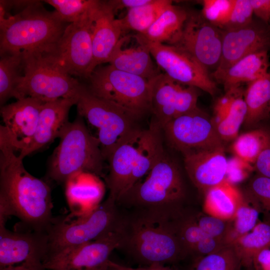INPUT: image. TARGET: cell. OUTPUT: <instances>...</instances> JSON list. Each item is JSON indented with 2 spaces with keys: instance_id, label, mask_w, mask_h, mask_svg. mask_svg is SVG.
I'll return each instance as SVG.
<instances>
[{
  "instance_id": "cell-1",
  "label": "cell",
  "mask_w": 270,
  "mask_h": 270,
  "mask_svg": "<svg viewBox=\"0 0 270 270\" xmlns=\"http://www.w3.org/2000/svg\"><path fill=\"white\" fill-rule=\"evenodd\" d=\"M0 130V215L16 216L20 226L48 232L54 216L49 184L30 174Z\"/></svg>"
},
{
  "instance_id": "cell-2",
  "label": "cell",
  "mask_w": 270,
  "mask_h": 270,
  "mask_svg": "<svg viewBox=\"0 0 270 270\" xmlns=\"http://www.w3.org/2000/svg\"><path fill=\"white\" fill-rule=\"evenodd\" d=\"M123 214L124 249L142 266L172 263L188 253L179 233L180 215L156 210H132Z\"/></svg>"
},
{
  "instance_id": "cell-3",
  "label": "cell",
  "mask_w": 270,
  "mask_h": 270,
  "mask_svg": "<svg viewBox=\"0 0 270 270\" xmlns=\"http://www.w3.org/2000/svg\"><path fill=\"white\" fill-rule=\"evenodd\" d=\"M69 24L56 12L32 0L18 13L0 20V54L50 52Z\"/></svg>"
},
{
  "instance_id": "cell-4",
  "label": "cell",
  "mask_w": 270,
  "mask_h": 270,
  "mask_svg": "<svg viewBox=\"0 0 270 270\" xmlns=\"http://www.w3.org/2000/svg\"><path fill=\"white\" fill-rule=\"evenodd\" d=\"M60 143L52 154L48 178L57 184H64L81 172L103 176L102 156L98 138L86 128L83 118L78 116L62 130Z\"/></svg>"
},
{
  "instance_id": "cell-5",
  "label": "cell",
  "mask_w": 270,
  "mask_h": 270,
  "mask_svg": "<svg viewBox=\"0 0 270 270\" xmlns=\"http://www.w3.org/2000/svg\"><path fill=\"white\" fill-rule=\"evenodd\" d=\"M184 188L176 164L164 154L147 174L125 192L118 206L132 210H156L176 214V206L184 196Z\"/></svg>"
},
{
  "instance_id": "cell-6",
  "label": "cell",
  "mask_w": 270,
  "mask_h": 270,
  "mask_svg": "<svg viewBox=\"0 0 270 270\" xmlns=\"http://www.w3.org/2000/svg\"><path fill=\"white\" fill-rule=\"evenodd\" d=\"M122 215L116 202L108 196L87 214L54 217L48 232V250L46 258L121 230Z\"/></svg>"
},
{
  "instance_id": "cell-7",
  "label": "cell",
  "mask_w": 270,
  "mask_h": 270,
  "mask_svg": "<svg viewBox=\"0 0 270 270\" xmlns=\"http://www.w3.org/2000/svg\"><path fill=\"white\" fill-rule=\"evenodd\" d=\"M24 74L14 93L16 100L32 97L44 102L78 98L82 84L70 75L50 52H22Z\"/></svg>"
},
{
  "instance_id": "cell-8",
  "label": "cell",
  "mask_w": 270,
  "mask_h": 270,
  "mask_svg": "<svg viewBox=\"0 0 270 270\" xmlns=\"http://www.w3.org/2000/svg\"><path fill=\"white\" fill-rule=\"evenodd\" d=\"M88 80L86 86L92 94L115 104L134 118L150 110V80L110 64L98 66Z\"/></svg>"
},
{
  "instance_id": "cell-9",
  "label": "cell",
  "mask_w": 270,
  "mask_h": 270,
  "mask_svg": "<svg viewBox=\"0 0 270 270\" xmlns=\"http://www.w3.org/2000/svg\"><path fill=\"white\" fill-rule=\"evenodd\" d=\"M78 115L97 130L104 160L134 128V118L115 104L92 94L82 84L76 104Z\"/></svg>"
},
{
  "instance_id": "cell-10",
  "label": "cell",
  "mask_w": 270,
  "mask_h": 270,
  "mask_svg": "<svg viewBox=\"0 0 270 270\" xmlns=\"http://www.w3.org/2000/svg\"><path fill=\"white\" fill-rule=\"evenodd\" d=\"M148 48L158 66L173 80L196 87L213 96L218 87L208 70L192 56L174 46L149 41L136 34Z\"/></svg>"
},
{
  "instance_id": "cell-11",
  "label": "cell",
  "mask_w": 270,
  "mask_h": 270,
  "mask_svg": "<svg viewBox=\"0 0 270 270\" xmlns=\"http://www.w3.org/2000/svg\"><path fill=\"white\" fill-rule=\"evenodd\" d=\"M95 5L79 20L66 26L50 52L72 76L88 79L90 74L93 60L92 12Z\"/></svg>"
},
{
  "instance_id": "cell-12",
  "label": "cell",
  "mask_w": 270,
  "mask_h": 270,
  "mask_svg": "<svg viewBox=\"0 0 270 270\" xmlns=\"http://www.w3.org/2000/svg\"><path fill=\"white\" fill-rule=\"evenodd\" d=\"M162 130L170 146L182 154L224 146L212 118L198 106L172 120Z\"/></svg>"
},
{
  "instance_id": "cell-13",
  "label": "cell",
  "mask_w": 270,
  "mask_h": 270,
  "mask_svg": "<svg viewBox=\"0 0 270 270\" xmlns=\"http://www.w3.org/2000/svg\"><path fill=\"white\" fill-rule=\"evenodd\" d=\"M122 240L120 230L50 254L42 264L46 270H106L110 254Z\"/></svg>"
},
{
  "instance_id": "cell-14",
  "label": "cell",
  "mask_w": 270,
  "mask_h": 270,
  "mask_svg": "<svg viewBox=\"0 0 270 270\" xmlns=\"http://www.w3.org/2000/svg\"><path fill=\"white\" fill-rule=\"evenodd\" d=\"M222 30L201 12H188L181 35L174 44L192 56L208 70L218 68L222 50Z\"/></svg>"
},
{
  "instance_id": "cell-15",
  "label": "cell",
  "mask_w": 270,
  "mask_h": 270,
  "mask_svg": "<svg viewBox=\"0 0 270 270\" xmlns=\"http://www.w3.org/2000/svg\"><path fill=\"white\" fill-rule=\"evenodd\" d=\"M150 81V110L161 128L172 120L198 106V88L179 83L164 73Z\"/></svg>"
},
{
  "instance_id": "cell-16",
  "label": "cell",
  "mask_w": 270,
  "mask_h": 270,
  "mask_svg": "<svg viewBox=\"0 0 270 270\" xmlns=\"http://www.w3.org/2000/svg\"><path fill=\"white\" fill-rule=\"evenodd\" d=\"M7 218L0 217V268L29 260L42 262L48 250V234L18 225L14 230L6 228Z\"/></svg>"
},
{
  "instance_id": "cell-17",
  "label": "cell",
  "mask_w": 270,
  "mask_h": 270,
  "mask_svg": "<svg viewBox=\"0 0 270 270\" xmlns=\"http://www.w3.org/2000/svg\"><path fill=\"white\" fill-rule=\"evenodd\" d=\"M222 30V56L214 71L224 70L251 54L270 50V26L259 19L242 28Z\"/></svg>"
},
{
  "instance_id": "cell-18",
  "label": "cell",
  "mask_w": 270,
  "mask_h": 270,
  "mask_svg": "<svg viewBox=\"0 0 270 270\" xmlns=\"http://www.w3.org/2000/svg\"><path fill=\"white\" fill-rule=\"evenodd\" d=\"M146 130L134 128L107 158L109 172L106 178L108 197L116 202L130 188L132 175L144 140Z\"/></svg>"
},
{
  "instance_id": "cell-19",
  "label": "cell",
  "mask_w": 270,
  "mask_h": 270,
  "mask_svg": "<svg viewBox=\"0 0 270 270\" xmlns=\"http://www.w3.org/2000/svg\"><path fill=\"white\" fill-rule=\"evenodd\" d=\"M44 102L36 98L26 97L1 106L4 125L0 126V129L6 133L14 151L20 152L31 142Z\"/></svg>"
},
{
  "instance_id": "cell-20",
  "label": "cell",
  "mask_w": 270,
  "mask_h": 270,
  "mask_svg": "<svg viewBox=\"0 0 270 270\" xmlns=\"http://www.w3.org/2000/svg\"><path fill=\"white\" fill-rule=\"evenodd\" d=\"M115 14L108 0H98L92 10L93 60L90 74L98 66L108 62L124 31L120 19L116 18Z\"/></svg>"
},
{
  "instance_id": "cell-21",
  "label": "cell",
  "mask_w": 270,
  "mask_h": 270,
  "mask_svg": "<svg viewBox=\"0 0 270 270\" xmlns=\"http://www.w3.org/2000/svg\"><path fill=\"white\" fill-rule=\"evenodd\" d=\"M182 155L189 178L203 194L226 180L228 159L226 156L224 146Z\"/></svg>"
},
{
  "instance_id": "cell-22",
  "label": "cell",
  "mask_w": 270,
  "mask_h": 270,
  "mask_svg": "<svg viewBox=\"0 0 270 270\" xmlns=\"http://www.w3.org/2000/svg\"><path fill=\"white\" fill-rule=\"evenodd\" d=\"M77 100L75 98H62L44 103L34 137L18 156L21 160L59 138L62 130L69 122L70 110L74 104H76Z\"/></svg>"
},
{
  "instance_id": "cell-23",
  "label": "cell",
  "mask_w": 270,
  "mask_h": 270,
  "mask_svg": "<svg viewBox=\"0 0 270 270\" xmlns=\"http://www.w3.org/2000/svg\"><path fill=\"white\" fill-rule=\"evenodd\" d=\"M215 102L212 117L214 127L223 142L234 140L246 115L242 86L230 88Z\"/></svg>"
},
{
  "instance_id": "cell-24",
  "label": "cell",
  "mask_w": 270,
  "mask_h": 270,
  "mask_svg": "<svg viewBox=\"0 0 270 270\" xmlns=\"http://www.w3.org/2000/svg\"><path fill=\"white\" fill-rule=\"evenodd\" d=\"M104 192V184L98 176L88 172L75 174L65 183L70 210L68 215L76 216L92 212L102 203Z\"/></svg>"
},
{
  "instance_id": "cell-25",
  "label": "cell",
  "mask_w": 270,
  "mask_h": 270,
  "mask_svg": "<svg viewBox=\"0 0 270 270\" xmlns=\"http://www.w3.org/2000/svg\"><path fill=\"white\" fill-rule=\"evenodd\" d=\"M135 37L136 43L128 46V36H122L108 63L118 70L150 80L161 72L148 47L137 34Z\"/></svg>"
},
{
  "instance_id": "cell-26",
  "label": "cell",
  "mask_w": 270,
  "mask_h": 270,
  "mask_svg": "<svg viewBox=\"0 0 270 270\" xmlns=\"http://www.w3.org/2000/svg\"><path fill=\"white\" fill-rule=\"evenodd\" d=\"M270 66L268 51L258 52L246 56L224 70L213 72L211 77L222 84L226 91L266 76L269 74Z\"/></svg>"
},
{
  "instance_id": "cell-27",
  "label": "cell",
  "mask_w": 270,
  "mask_h": 270,
  "mask_svg": "<svg viewBox=\"0 0 270 270\" xmlns=\"http://www.w3.org/2000/svg\"><path fill=\"white\" fill-rule=\"evenodd\" d=\"M204 194V213L226 221L234 218L244 197L236 185L226 180Z\"/></svg>"
},
{
  "instance_id": "cell-28",
  "label": "cell",
  "mask_w": 270,
  "mask_h": 270,
  "mask_svg": "<svg viewBox=\"0 0 270 270\" xmlns=\"http://www.w3.org/2000/svg\"><path fill=\"white\" fill-rule=\"evenodd\" d=\"M188 14L184 8L172 4L145 32L140 34L150 42L174 45L181 35Z\"/></svg>"
},
{
  "instance_id": "cell-29",
  "label": "cell",
  "mask_w": 270,
  "mask_h": 270,
  "mask_svg": "<svg viewBox=\"0 0 270 270\" xmlns=\"http://www.w3.org/2000/svg\"><path fill=\"white\" fill-rule=\"evenodd\" d=\"M246 115L244 124L254 126L270 117V73L248 84L244 92Z\"/></svg>"
},
{
  "instance_id": "cell-30",
  "label": "cell",
  "mask_w": 270,
  "mask_h": 270,
  "mask_svg": "<svg viewBox=\"0 0 270 270\" xmlns=\"http://www.w3.org/2000/svg\"><path fill=\"white\" fill-rule=\"evenodd\" d=\"M179 233L182 242L187 252L198 256L212 253L224 244L204 233L196 224L194 217L182 218L179 222Z\"/></svg>"
},
{
  "instance_id": "cell-31",
  "label": "cell",
  "mask_w": 270,
  "mask_h": 270,
  "mask_svg": "<svg viewBox=\"0 0 270 270\" xmlns=\"http://www.w3.org/2000/svg\"><path fill=\"white\" fill-rule=\"evenodd\" d=\"M234 218L230 220L225 244H232L236 240L252 230L260 222L262 212L256 201L246 192Z\"/></svg>"
},
{
  "instance_id": "cell-32",
  "label": "cell",
  "mask_w": 270,
  "mask_h": 270,
  "mask_svg": "<svg viewBox=\"0 0 270 270\" xmlns=\"http://www.w3.org/2000/svg\"><path fill=\"white\" fill-rule=\"evenodd\" d=\"M172 4L170 0H150L146 4L128 10L126 14L120 18L124 30L144 34Z\"/></svg>"
},
{
  "instance_id": "cell-33",
  "label": "cell",
  "mask_w": 270,
  "mask_h": 270,
  "mask_svg": "<svg viewBox=\"0 0 270 270\" xmlns=\"http://www.w3.org/2000/svg\"><path fill=\"white\" fill-rule=\"evenodd\" d=\"M23 52L0 55V106L14 97L16 89L24 74Z\"/></svg>"
},
{
  "instance_id": "cell-34",
  "label": "cell",
  "mask_w": 270,
  "mask_h": 270,
  "mask_svg": "<svg viewBox=\"0 0 270 270\" xmlns=\"http://www.w3.org/2000/svg\"><path fill=\"white\" fill-rule=\"evenodd\" d=\"M270 244V223L260 222L250 232L236 240L232 245L241 260L242 266H252L254 256Z\"/></svg>"
},
{
  "instance_id": "cell-35",
  "label": "cell",
  "mask_w": 270,
  "mask_h": 270,
  "mask_svg": "<svg viewBox=\"0 0 270 270\" xmlns=\"http://www.w3.org/2000/svg\"><path fill=\"white\" fill-rule=\"evenodd\" d=\"M241 260L232 244H225L218 250L198 256L190 270H240Z\"/></svg>"
},
{
  "instance_id": "cell-36",
  "label": "cell",
  "mask_w": 270,
  "mask_h": 270,
  "mask_svg": "<svg viewBox=\"0 0 270 270\" xmlns=\"http://www.w3.org/2000/svg\"><path fill=\"white\" fill-rule=\"evenodd\" d=\"M270 140V131L256 128L238 136L232 149L235 156L254 165Z\"/></svg>"
},
{
  "instance_id": "cell-37",
  "label": "cell",
  "mask_w": 270,
  "mask_h": 270,
  "mask_svg": "<svg viewBox=\"0 0 270 270\" xmlns=\"http://www.w3.org/2000/svg\"><path fill=\"white\" fill-rule=\"evenodd\" d=\"M44 2L53 6L59 18L71 24L79 20L96 4L95 0H46Z\"/></svg>"
},
{
  "instance_id": "cell-38",
  "label": "cell",
  "mask_w": 270,
  "mask_h": 270,
  "mask_svg": "<svg viewBox=\"0 0 270 270\" xmlns=\"http://www.w3.org/2000/svg\"><path fill=\"white\" fill-rule=\"evenodd\" d=\"M236 0H204L201 14L214 26L222 29L228 21Z\"/></svg>"
},
{
  "instance_id": "cell-39",
  "label": "cell",
  "mask_w": 270,
  "mask_h": 270,
  "mask_svg": "<svg viewBox=\"0 0 270 270\" xmlns=\"http://www.w3.org/2000/svg\"><path fill=\"white\" fill-rule=\"evenodd\" d=\"M246 192L256 201L270 221V178L256 174L250 182Z\"/></svg>"
},
{
  "instance_id": "cell-40",
  "label": "cell",
  "mask_w": 270,
  "mask_h": 270,
  "mask_svg": "<svg viewBox=\"0 0 270 270\" xmlns=\"http://www.w3.org/2000/svg\"><path fill=\"white\" fill-rule=\"evenodd\" d=\"M193 217L196 224L204 233L225 244L230 220H224L204 213Z\"/></svg>"
},
{
  "instance_id": "cell-41",
  "label": "cell",
  "mask_w": 270,
  "mask_h": 270,
  "mask_svg": "<svg viewBox=\"0 0 270 270\" xmlns=\"http://www.w3.org/2000/svg\"><path fill=\"white\" fill-rule=\"evenodd\" d=\"M254 11L250 0H236L230 18L222 30L240 28L253 20Z\"/></svg>"
},
{
  "instance_id": "cell-42",
  "label": "cell",
  "mask_w": 270,
  "mask_h": 270,
  "mask_svg": "<svg viewBox=\"0 0 270 270\" xmlns=\"http://www.w3.org/2000/svg\"><path fill=\"white\" fill-rule=\"evenodd\" d=\"M254 170L252 164L234 156L228 160L226 180L236 185L247 178Z\"/></svg>"
},
{
  "instance_id": "cell-43",
  "label": "cell",
  "mask_w": 270,
  "mask_h": 270,
  "mask_svg": "<svg viewBox=\"0 0 270 270\" xmlns=\"http://www.w3.org/2000/svg\"><path fill=\"white\" fill-rule=\"evenodd\" d=\"M256 174L270 178V140L254 164Z\"/></svg>"
},
{
  "instance_id": "cell-44",
  "label": "cell",
  "mask_w": 270,
  "mask_h": 270,
  "mask_svg": "<svg viewBox=\"0 0 270 270\" xmlns=\"http://www.w3.org/2000/svg\"><path fill=\"white\" fill-rule=\"evenodd\" d=\"M254 14L263 22L270 21V0H250Z\"/></svg>"
},
{
  "instance_id": "cell-45",
  "label": "cell",
  "mask_w": 270,
  "mask_h": 270,
  "mask_svg": "<svg viewBox=\"0 0 270 270\" xmlns=\"http://www.w3.org/2000/svg\"><path fill=\"white\" fill-rule=\"evenodd\" d=\"M252 266L254 270H270V244L254 256Z\"/></svg>"
},
{
  "instance_id": "cell-46",
  "label": "cell",
  "mask_w": 270,
  "mask_h": 270,
  "mask_svg": "<svg viewBox=\"0 0 270 270\" xmlns=\"http://www.w3.org/2000/svg\"><path fill=\"white\" fill-rule=\"evenodd\" d=\"M150 1V0H108V2L116 13L118 10L124 8H128V10L146 4Z\"/></svg>"
},
{
  "instance_id": "cell-47",
  "label": "cell",
  "mask_w": 270,
  "mask_h": 270,
  "mask_svg": "<svg viewBox=\"0 0 270 270\" xmlns=\"http://www.w3.org/2000/svg\"><path fill=\"white\" fill-rule=\"evenodd\" d=\"M0 270H46L42 262L39 260H29L21 264L13 265L4 268Z\"/></svg>"
},
{
  "instance_id": "cell-48",
  "label": "cell",
  "mask_w": 270,
  "mask_h": 270,
  "mask_svg": "<svg viewBox=\"0 0 270 270\" xmlns=\"http://www.w3.org/2000/svg\"><path fill=\"white\" fill-rule=\"evenodd\" d=\"M118 266L122 270H174L170 266L163 264H153L148 266H142L138 268H132L118 264Z\"/></svg>"
},
{
  "instance_id": "cell-49",
  "label": "cell",
  "mask_w": 270,
  "mask_h": 270,
  "mask_svg": "<svg viewBox=\"0 0 270 270\" xmlns=\"http://www.w3.org/2000/svg\"><path fill=\"white\" fill-rule=\"evenodd\" d=\"M106 270H122L118 266V264L110 260Z\"/></svg>"
},
{
  "instance_id": "cell-50",
  "label": "cell",
  "mask_w": 270,
  "mask_h": 270,
  "mask_svg": "<svg viewBox=\"0 0 270 270\" xmlns=\"http://www.w3.org/2000/svg\"></svg>"
}]
</instances>
